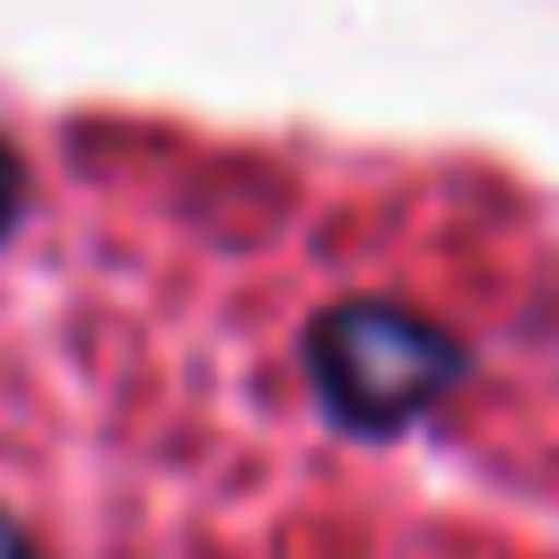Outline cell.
<instances>
[{
    "mask_svg": "<svg viewBox=\"0 0 559 559\" xmlns=\"http://www.w3.org/2000/svg\"><path fill=\"white\" fill-rule=\"evenodd\" d=\"M306 376L323 393V411L358 437H393L411 428L419 411H437L454 384H463V341L419 323L411 306H332L314 332H306Z\"/></svg>",
    "mask_w": 559,
    "mask_h": 559,
    "instance_id": "6da1fadb",
    "label": "cell"
},
{
    "mask_svg": "<svg viewBox=\"0 0 559 559\" xmlns=\"http://www.w3.org/2000/svg\"><path fill=\"white\" fill-rule=\"evenodd\" d=\"M0 559H35V542H26V533H17L9 515H0Z\"/></svg>",
    "mask_w": 559,
    "mask_h": 559,
    "instance_id": "7a4b0ae2",
    "label": "cell"
},
{
    "mask_svg": "<svg viewBox=\"0 0 559 559\" xmlns=\"http://www.w3.org/2000/svg\"><path fill=\"white\" fill-rule=\"evenodd\" d=\"M9 201H17V166L0 157V218H9Z\"/></svg>",
    "mask_w": 559,
    "mask_h": 559,
    "instance_id": "3957f363",
    "label": "cell"
}]
</instances>
